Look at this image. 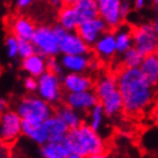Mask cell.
Here are the masks:
<instances>
[{"label":"cell","instance_id":"1","mask_svg":"<svg viewBox=\"0 0 158 158\" xmlns=\"http://www.w3.org/2000/svg\"><path fill=\"white\" fill-rule=\"evenodd\" d=\"M116 79L123 98V111L127 114H139L152 103L155 87L150 85L139 68H122L116 75Z\"/></svg>","mask_w":158,"mask_h":158},{"label":"cell","instance_id":"2","mask_svg":"<svg viewBox=\"0 0 158 158\" xmlns=\"http://www.w3.org/2000/svg\"><path fill=\"white\" fill-rule=\"evenodd\" d=\"M64 145L71 154H77L84 158L101 155L105 152V145L98 132L94 131L88 123H82L79 128L70 130Z\"/></svg>","mask_w":158,"mask_h":158},{"label":"cell","instance_id":"3","mask_svg":"<svg viewBox=\"0 0 158 158\" xmlns=\"http://www.w3.org/2000/svg\"><path fill=\"white\" fill-rule=\"evenodd\" d=\"M94 92L107 118L116 116L123 111V98L118 90L116 76L111 73L102 75L95 82Z\"/></svg>","mask_w":158,"mask_h":158},{"label":"cell","instance_id":"4","mask_svg":"<svg viewBox=\"0 0 158 158\" xmlns=\"http://www.w3.org/2000/svg\"><path fill=\"white\" fill-rule=\"evenodd\" d=\"M15 111L19 114L23 121L36 124H42L48 118L54 115V110L51 104L45 102L40 96L32 94L22 97L16 103Z\"/></svg>","mask_w":158,"mask_h":158},{"label":"cell","instance_id":"5","mask_svg":"<svg viewBox=\"0 0 158 158\" xmlns=\"http://www.w3.org/2000/svg\"><path fill=\"white\" fill-rule=\"evenodd\" d=\"M32 42L36 48V52L46 59L60 54V37L51 25L37 26Z\"/></svg>","mask_w":158,"mask_h":158},{"label":"cell","instance_id":"6","mask_svg":"<svg viewBox=\"0 0 158 158\" xmlns=\"http://www.w3.org/2000/svg\"><path fill=\"white\" fill-rule=\"evenodd\" d=\"M133 46L142 56L158 53V35L152 23H143L133 28Z\"/></svg>","mask_w":158,"mask_h":158},{"label":"cell","instance_id":"7","mask_svg":"<svg viewBox=\"0 0 158 158\" xmlns=\"http://www.w3.org/2000/svg\"><path fill=\"white\" fill-rule=\"evenodd\" d=\"M39 88L37 96H40L45 102L53 105L62 99V79L54 73L46 71L44 75L37 78Z\"/></svg>","mask_w":158,"mask_h":158},{"label":"cell","instance_id":"8","mask_svg":"<svg viewBox=\"0 0 158 158\" xmlns=\"http://www.w3.org/2000/svg\"><path fill=\"white\" fill-rule=\"evenodd\" d=\"M23 127V118L15 110H8L6 112L1 113L0 118V139L5 145H11L20 135Z\"/></svg>","mask_w":158,"mask_h":158},{"label":"cell","instance_id":"9","mask_svg":"<svg viewBox=\"0 0 158 158\" xmlns=\"http://www.w3.org/2000/svg\"><path fill=\"white\" fill-rule=\"evenodd\" d=\"M107 31H110L109 25L101 17H97V18L87 20V22H84V23L80 24L78 30H77V33L85 41L86 44L90 48V46L95 45L96 42Z\"/></svg>","mask_w":158,"mask_h":158},{"label":"cell","instance_id":"10","mask_svg":"<svg viewBox=\"0 0 158 158\" xmlns=\"http://www.w3.org/2000/svg\"><path fill=\"white\" fill-rule=\"evenodd\" d=\"M98 7L99 17L109 25L110 30H114L124 20L121 17L122 0H95Z\"/></svg>","mask_w":158,"mask_h":158},{"label":"cell","instance_id":"11","mask_svg":"<svg viewBox=\"0 0 158 158\" xmlns=\"http://www.w3.org/2000/svg\"><path fill=\"white\" fill-rule=\"evenodd\" d=\"M98 98L94 90L81 93H69L63 97V104L70 106L78 112H89L95 105L98 104Z\"/></svg>","mask_w":158,"mask_h":158},{"label":"cell","instance_id":"12","mask_svg":"<svg viewBox=\"0 0 158 158\" xmlns=\"http://www.w3.org/2000/svg\"><path fill=\"white\" fill-rule=\"evenodd\" d=\"M61 56H88L89 46L77 32H67L60 40Z\"/></svg>","mask_w":158,"mask_h":158},{"label":"cell","instance_id":"13","mask_svg":"<svg viewBox=\"0 0 158 158\" xmlns=\"http://www.w3.org/2000/svg\"><path fill=\"white\" fill-rule=\"evenodd\" d=\"M61 79H62L63 90L67 94L88 92V90H92L93 87L95 86L92 78L85 73H67Z\"/></svg>","mask_w":158,"mask_h":158},{"label":"cell","instance_id":"14","mask_svg":"<svg viewBox=\"0 0 158 158\" xmlns=\"http://www.w3.org/2000/svg\"><path fill=\"white\" fill-rule=\"evenodd\" d=\"M93 49H94L95 56L102 61H111V60H113V58L118 54L116 42L114 34H113V31H107L96 42L95 45L93 46Z\"/></svg>","mask_w":158,"mask_h":158},{"label":"cell","instance_id":"15","mask_svg":"<svg viewBox=\"0 0 158 158\" xmlns=\"http://www.w3.org/2000/svg\"><path fill=\"white\" fill-rule=\"evenodd\" d=\"M43 125H44V128H45L46 132H48L49 142H56V143L64 142L67 135H68V133L70 131L69 127L56 114L48 118L43 123Z\"/></svg>","mask_w":158,"mask_h":158},{"label":"cell","instance_id":"16","mask_svg":"<svg viewBox=\"0 0 158 158\" xmlns=\"http://www.w3.org/2000/svg\"><path fill=\"white\" fill-rule=\"evenodd\" d=\"M36 25L34 24L32 19L25 16H17L11 19L10 23V31L11 34L15 35L18 40H28L32 41L35 31H36Z\"/></svg>","mask_w":158,"mask_h":158},{"label":"cell","instance_id":"17","mask_svg":"<svg viewBox=\"0 0 158 158\" xmlns=\"http://www.w3.org/2000/svg\"><path fill=\"white\" fill-rule=\"evenodd\" d=\"M92 58L88 56H61L60 62L67 73H85L90 69Z\"/></svg>","mask_w":158,"mask_h":158},{"label":"cell","instance_id":"18","mask_svg":"<svg viewBox=\"0 0 158 158\" xmlns=\"http://www.w3.org/2000/svg\"><path fill=\"white\" fill-rule=\"evenodd\" d=\"M112 31L115 37L118 54L122 56L128 50L133 48V28L129 24L123 23Z\"/></svg>","mask_w":158,"mask_h":158},{"label":"cell","instance_id":"19","mask_svg":"<svg viewBox=\"0 0 158 158\" xmlns=\"http://www.w3.org/2000/svg\"><path fill=\"white\" fill-rule=\"evenodd\" d=\"M22 69L34 78H40L48 71V59L45 56L35 53L25 60H22Z\"/></svg>","mask_w":158,"mask_h":158},{"label":"cell","instance_id":"20","mask_svg":"<svg viewBox=\"0 0 158 158\" xmlns=\"http://www.w3.org/2000/svg\"><path fill=\"white\" fill-rule=\"evenodd\" d=\"M58 24L67 32H77L81 22L73 5H66L58 11Z\"/></svg>","mask_w":158,"mask_h":158},{"label":"cell","instance_id":"21","mask_svg":"<svg viewBox=\"0 0 158 158\" xmlns=\"http://www.w3.org/2000/svg\"><path fill=\"white\" fill-rule=\"evenodd\" d=\"M22 131H23V135L27 137L31 141H33L34 143L39 145L40 147L44 146L45 143L49 142L48 132H46L43 123L42 124H36V123L23 121Z\"/></svg>","mask_w":158,"mask_h":158},{"label":"cell","instance_id":"22","mask_svg":"<svg viewBox=\"0 0 158 158\" xmlns=\"http://www.w3.org/2000/svg\"><path fill=\"white\" fill-rule=\"evenodd\" d=\"M139 69L142 75L154 87L158 86V53L149 54L143 58L141 66Z\"/></svg>","mask_w":158,"mask_h":158},{"label":"cell","instance_id":"23","mask_svg":"<svg viewBox=\"0 0 158 158\" xmlns=\"http://www.w3.org/2000/svg\"><path fill=\"white\" fill-rule=\"evenodd\" d=\"M56 114L69 127L70 130L79 128L84 123L81 113L71 109L70 106L66 105V104H61L58 106V109L56 110Z\"/></svg>","mask_w":158,"mask_h":158},{"label":"cell","instance_id":"24","mask_svg":"<svg viewBox=\"0 0 158 158\" xmlns=\"http://www.w3.org/2000/svg\"><path fill=\"white\" fill-rule=\"evenodd\" d=\"M73 7L81 23L99 17L98 7L95 0H78L76 3H73Z\"/></svg>","mask_w":158,"mask_h":158},{"label":"cell","instance_id":"25","mask_svg":"<svg viewBox=\"0 0 158 158\" xmlns=\"http://www.w3.org/2000/svg\"><path fill=\"white\" fill-rule=\"evenodd\" d=\"M70 154L64 142H48L40 147V155L42 158H67Z\"/></svg>","mask_w":158,"mask_h":158},{"label":"cell","instance_id":"26","mask_svg":"<svg viewBox=\"0 0 158 158\" xmlns=\"http://www.w3.org/2000/svg\"><path fill=\"white\" fill-rule=\"evenodd\" d=\"M145 56L135 49V46L128 50L125 53L121 56V63L123 68H130V69H138L141 66Z\"/></svg>","mask_w":158,"mask_h":158},{"label":"cell","instance_id":"27","mask_svg":"<svg viewBox=\"0 0 158 158\" xmlns=\"http://www.w3.org/2000/svg\"><path fill=\"white\" fill-rule=\"evenodd\" d=\"M106 114L102 104H97L88 112V125L96 132H99L104 124Z\"/></svg>","mask_w":158,"mask_h":158},{"label":"cell","instance_id":"28","mask_svg":"<svg viewBox=\"0 0 158 158\" xmlns=\"http://www.w3.org/2000/svg\"><path fill=\"white\" fill-rule=\"evenodd\" d=\"M36 52V48L32 41L28 40H19L18 42V58L25 60L30 56H34Z\"/></svg>","mask_w":158,"mask_h":158},{"label":"cell","instance_id":"29","mask_svg":"<svg viewBox=\"0 0 158 158\" xmlns=\"http://www.w3.org/2000/svg\"><path fill=\"white\" fill-rule=\"evenodd\" d=\"M18 42L19 40L13 34L7 35L5 39V48H6L7 56L9 59H15L18 56Z\"/></svg>","mask_w":158,"mask_h":158},{"label":"cell","instance_id":"30","mask_svg":"<svg viewBox=\"0 0 158 158\" xmlns=\"http://www.w3.org/2000/svg\"><path fill=\"white\" fill-rule=\"evenodd\" d=\"M48 71L54 73L56 76H59L60 78H62L66 75L62 64L60 62V59H56V58H49L48 59Z\"/></svg>","mask_w":158,"mask_h":158},{"label":"cell","instance_id":"31","mask_svg":"<svg viewBox=\"0 0 158 158\" xmlns=\"http://www.w3.org/2000/svg\"><path fill=\"white\" fill-rule=\"evenodd\" d=\"M23 86L25 90L31 94L33 93H37V88H39V81H37V78H34L32 76H27L24 78L23 80Z\"/></svg>","mask_w":158,"mask_h":158},{"label":"cell","instance_id":"32","mask_svg":"<svg viewBox=\"0 0 158 158\" xmlns=\"http://www.w3.org/2000/svg\"><path fill=\"white\" fill-rule=\"evenodd\" d=\"M135 8L133 6V1L132 0H122L121 3V17L122 19L125 20L130 16V14L132 13V9Z\"/></svg>","mask_w":158,"mask_h":158},{"label":"cell","instance_id":"33","mask_svg":"<svg viewBox=\"0 0 158 158\" xmlns=\"http://www.w3.org/2000/svg\"><path fill=\"white\" fill-rule=\"evenodd\" d=\"M35 0H16V7L18 9H26Z\"/></svg>","mask_w":158,"mask_h":158},{"label":"cell","instance_id":"34","mask_svg":"<svg viewBox=\"0 0 158 158\" xmlns=\"http://www.w3.org/2000/svg\"><path fill=\"white\" fill-rule=\"evenodd\" d=\"M133 1V6L135 10H141L143 9L148 2V0H132Z\"/></svg>","mask_w":158,"mask_h":158},{"label":"cell","instance_id":"35","mask_svg":"<svg viewBox=\"0 0 158 158\" xmlns=\"http://www.w3.org/2000/svg\"><path fill=\"white\" fill-rule=\"evenodd\" d=\"M48 1H49L50 6L53 7V8H56V9H59L60 10L63 6H64L61 0H48Z\"/></svg>","mask_w":158,"mask_h":158},{"label":"cell","instance_id":"36","mask_svg":"<svg viewBox=\"0 0 158 158\" xmlns=\"http://www.w3.org/2000/svg\"><path fill=\"white\" fill-rule=\"evenodd\" d=\"M8 103H7L6 98H1L0 99V111H1V113L6 112V111H8Z\"/></svg>","mask_w":158,"mask_h":158},{"label":"cell","instance_id":"37","mask_svg":"<svg viewBox=\"0 0 158 158\" xmlns=\"http://www.w3.org/2000/svg\"><path fill=\"white\" fill-rule=\"evenodd\" d=\"M149 2L152 6V8L158 13V0H149Z\"/></svg>","mask_w":158,"mask_h":158},{"label":"cell","instance_id":"38","mask_svg":"<svg viewBox=\"0 0 158 158\" xmlns=\"http://www.w3.org/2000/svg\"><path fill=\"white\" fill-rule=\"evenodd\" d=\"M152 26H154V28H155V31H156V33H157V35H158V15H157V17H156L155 19H154V22H152Z\"/></svg>","mask_w":158,"mask_h":158},{"label":"cell","instance_id":"39","mask_svg":"<svg viewBox=\"0 0 158 158\" xmlns=\"http://www.w3.org/2000/svg\"><path fill=\"white\" fill-rule=\"evenodd\" d=\"M62 3L66 6V5H73V3H76L78 0H61Z\"/></svg>","mask_w":158,"mask_h":158},{"label":"cell","instance_id":"40","mask_svg":"<svg viewBox=\"0 0 158 158\" xmlns=\"http://www.w3.org/2000/svg\"><path fill=\"white\" fill-rule=\"evenodd\" d=\"M89 158H110V157L106 155V154H101V155H95V156H92V157H89Z\"/></svg>","mask_w":158,"mask_h":158},{"label":"cell","instance_id":"41","mask_svg":"<svg viewBox=\"0 0 158 158\" xmlns=\"http://www.w3.org/2000/svg\"><path fill=\"white\" fill-rule=\"evenodd\" d=\"M154 118H155V122L158 124V105L156 106L155 113H154Z\"/></svg>","mask_w":158,"mask_h":158},{"label":"cell","instance_id":"42","mask_svg":"<svg viewBox=\"0 0 158 158\" xmlns=\"http://www.w3.org/2000/svg\"><path fill=\"white\" fill-rule=\"evenodd\" d=\"M67 158H84V157H81V156H79V155H77V154H70L69 156Z\"/></svg>","mask_w":158,"mask_h":158},{"label":"cell","instance_id":"43","mask_svg":"<svg viewBox=\"0 0 158 158\" xmlns=\"http://www.w3.org/2000/svg\"><path fill=\"white\" fill-rule=\"evenodd\" d=\"M157 92H158V86H157Z\"/></svg>","mask_w":158,"mask_h":158}]
</instances>
